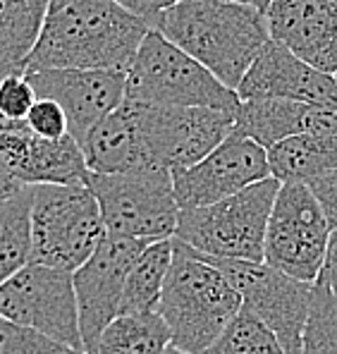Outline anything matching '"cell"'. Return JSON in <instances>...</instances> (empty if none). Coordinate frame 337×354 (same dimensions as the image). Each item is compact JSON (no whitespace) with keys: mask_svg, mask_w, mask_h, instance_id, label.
Segmentation results:
<instances>
[{"mask_svg":"<svg viewBox=\"0 0 337 354\" xmlns=\"http://www.w3.org/2000/svg\"><path fill=\"white\" fill-rule=\"evenodd\" d=\"M148 29L151 22L129 12L117 0L48 3L24 72L50 67L127 72Z\"/></svg>","mask_w":337,"mask_h":354,"instance_id":"6da1fadb","label":"cell"},{"mask_svg":"<svg viewBox=\"0 0 337 354\" xmlns=\"http://www.w3.org/2000/svg\"><path fill=\"white\" fill-rule=\"evenodd\" d=\"M153 27L235 91L271 41L266 12L232 0H177Z\"/></svg>","mask_w":337,"mask_h":354,"instance_id":"7a4b0ae2","label":"cell"},{"mask_svg":"<svg viewBox=\"0 0 337 354\" xmlns=\"http://www.w3.org/2000/svg\"><path fill=\"white\" fill-rule=\"evenodd\" d=\"M240 309L242 297L230 278L194 247L173 237V263L158 304L173 335L170 345L204 354Z\"/></svg>","mask_w":337,"mask_h":354,"instance_id":"3957f363","label":"cell"},{"mask_svg":"<svg viewBox=\"0 0 337 354\" xmlns=\"http://www.w3.org/2000/svg\"><path fill=\"white\" fill-rule=\"evenodd\" d=\"M124 98L155 106H204L232 115L240 106L235 88L222 84L209 67L165 39L155 27L146 31L127 67Z\"/></svg>","mask_w":337,"mask_h":354,"instance_id":"277c9868","label":"cell"},{"mask_svg":"<svg viewBox=\"0 0 337 354\" xmlns=\"http://www.w3.org/2000/svg\"><path fill=\"white\" fill-rule=\"evenodd\" d=\"M106 237L86 182L31 187V261L75 273Z\"/></svg>","mask_w":337,"mask_h":354,"instance_id":"5b68a950","label":"cell"},{"mask_svg":"<svg viewBox=\"0 0 337 354\" xmlns=\"http://www.w3.org/2000/svg\"><path fill=\"white\" fill-rule=\"evenodd\" d=\"M280 185L271 175L215 204L180 208L173 237L209 257L263 261L268 218Z\"/></svg>","mask_w":337,"mask_h":354,"instance_id":"8992f818","label":"cell"},{"mask_svg":"<svg viewBox=\"0 0 337 354\" xmlns=\"http://www.w3.org/2000/svg\"><path fill=\"white\" fill-rule=\"evenodd\" d=\"M86 185L96 194L108 235L132 239H165L175 235L180 204L173 173L144 168L132 173H89Z\"/></svg>","mask_w":337,"mask_h":354,"instance_id":"52a82bcc","label":"cell"},{"mask_svg":"<svg viewBox=\"0 0 337 354\" xmlns=\"http://www.w3.org/2000/svg\"><path fill=\"white\" fill-rule=\"evenodd\" d=\"M330 227L307 182H282L263 242V261L304 283H316L328 254Z\"/></svg>","mask_w":337,"mask_h":354,"instance_id":"ba28073f","label":"cell"},{"mask_svg":"<svg viewBox=\"0 0 337 354\" xmlns=\"http://www.w3.org/2000/svg\"><path fill=\"white\" fill-rule=\"evenodd\" d=\"M0 316L84 352L72 273L27 263L0 283Z\"/></svg>","mask_w":337,"mask_h":354,"instance_id":"9c48e42d","label":"cell"},{"mask_svg":"<svg viewBox=\"0 0 337 354\" xmlns=\"http://www.w3.org/2000/svg\"><path fill=\"white\" fill-rule=\"evenodd\" d=\"M201 257L215 263L230 278L242 297V306L256 314L276 333L285 354H299L314 283L292 278L266 261L220 259L209 254H201Z\"/></svg>","mask_w":337,"mask_h":354,"instance_id":"30bf717a","label":"cell"},{"mask_svg":"<svg viewBox=\"0 0 337 354\" xmlns=\"http://www.w3.org/2000/svg\"><path fill=\"white\" fill-rule=\"evenodd\" d=\"M132 103L153 165L170 173L194 165L235 129V115L215 108Z\"/></svg>","mask_w":337,"mask_h":354,"instance_id":"8fae6325","label":"cell"},{"mask_svg":"<svg viewBox=\"0 0 337 354\" xmlns=\"http://www.w3.org/2000/svg\"><path fill=\"white\" fill-rule=\"evenodd\" d=\"M146 244V239L115 237L106 232L96 252L72 273L77 311H79V333L86 354L96 352L103 328L120 314L124 280Z\"/></svg>","mask_w":337,"mask_h":354,"instance_id":"7c38bea8","label":"cell"},{"mask_svg":"<svg viewBox=\"0 0 337 354\" xmlns=\"http://www.w3.org/2000/svg\"><path fill=\"white\" fill-rule=\"evenodd\" d=\"M271 177L268 149L232 129L218 147L194 165L173 173V189L180 208L215 204Z\"/></svg>","mask_w":337,"mask_h":354,"instance_id":"4fadbf2b","label":"cell"},{"mask_svg":"<svg viewBox=\"0 0 337 354\" xmlns=\"http://www.w3.org/2000/svg\"><path fill=\"white\" fill-rule=\"evenodd\" d=\"M0 160L24 185H75L86 182L89 165L70 132L58 139L39 137L27 120L0 115Z\"/></svg>","mask_w":337,"mask_h":354,"instance_id":"5bb4252c","label":"cell"},{"mask_svg":"<svg viewBox=\"0 0 337 354\" xmlns=\"http://www.w3.org/2000/svg\"><path fill=\"white\" fill-rule=\"evenodd\" d=\"M36 96L53 98L67 115L70 134L81 144L86 132L124 101L127 72L122 70H79L50 67L24 72Z\"/></svg>","mask_w":337,"mask_h":354,"instance_id":"9a60e30c","label":"cell"},{"mask_svg":"<svg viewBox=\"0 0 337 354\" xmlns=\"http://www.w3.org/2000/svg\"><path fill=\"white\" fill-rule=\"evenodd\" d=\"M240 101L249 98H282L316 106H337L335 75L309 65L287 46L268 41L237 84Z\"/></svg>","mask_w":337,"mask_h":354,"instance_id":"2e32d148","label":"cell"},{"mask_svg":"<svg viewBox=\"0 0 337 354\" xmlns=\"http://www.w3.org/2000/svg\"><path fill=\"white\" fill-rule=\"evenodd\" d=\"M271 39L309 65L337 72V0H273L266 10Z\"/></svg>","mask_w":337,"mask_h":354,"instance_id":"e0dca14e","label":"cell"},{"mask_svg":"<svg viewBox=\"0 0 337 354\" xmlns=\"http://www.w3.org/2000/svg\"><path fill=\"white\" fill-rule=\"evenodd\" d=\"M89 173H132V170L158 168L148 156L139 127L137 111L129 98H124L115 111L101 118L81 139Z\"/></svg>","mask_w":337,"mask_h":354,"instance_id":"ac0fdd59","label":"cell"},{"mask_svg":"<svg viewBox=\"0 0 337 354\" xmlns=\"http://www.w3.org/2000/svg\"><path fill=\"white\" fill-rule=\"evenodd\" d=\"M314 106L316 103L282 101V98H249L237 106L235 129L258 142L263 149H271L280 139L309 132Z\"/></svg>","mask_w":337,"mask_h":354,"instance_id":"d6986e66","label":"cell"},{"mask_svg":"<svg viewBox=\"0 0 337 354\" xmlns=\"http://www.w3.org/2000/svg\"><path fill=\"white\" fill-rule=\"evenodd\" d=\"M271 175L280 182H309L337 168V134L299 132L268 149Z\"/></svg>","mask_w":337,"mask_h":354,"instance_id":"ffe728a7","label":"cell"},{"mask_svg":"<svg viewBox=\"0 0 337 354\" xmlns=\"http://www.w3.org/2000/svg\"><path fill=\"white\" fill-rule=\"evenodd\" d=\"M170 342V328L158 311L117 314L103 328L93 354H163Z\"/></svg>","mask_w":337,"mask_h":354,"instance_id":"44dd1931","label":"cell"},{"mask_svg":"<svg viewBox=\"0 0 337 354\" xmlns=\"http://www.w3.org/2000/svg\"><path fill=\"white\" fill-rule=\"evenodd\" d=\"M170 263H173V237L146 244V249L137 257L124 280L120 314L158 311Z\"/></svg>","mask_w":337,"mask_h":354,"instance_id":"7402d4cb","label":"cell"},{"mask_svg":"<svg viewBox=\"0 0 337 354\" xmlns=\"http://www.w3.org/2000/svg\"><path fill=\"white\" fill-rule=\"evenodd\" d=\"M31 261V185L0 201V283Z\"/></svg>","mask_w":337,"mask_h":354,"instance_id":"603a6c76","label":"cell"},{"mask_svg":"<svg viewBox=\"0 0 337 354\" xmlns=\"http://www.w3.org/2000/svg\"><path fill=\"white\" fill-rule=\"evenodd\" d=\"M204 354H285V350L276 333L242 306Z\"/></svg>","mask_w":337,"mask_h":354,"instance_id":"cb8c5ba5","label":"cell"},{"mask_svg":"<svg viewBox=\"0 0 337 354\" xmlns=\"http://www.w3.org/2000/svg\"><path fill=\"white\" fill-rule=\"evenodd\" d=\"M299 354H337V297L323 270L314 283Z\"/></svg>","mask_w":337,"mask_h":354,"instance_id":"d4e9b609","label":"cell"},{"mask_svg":"<svg viewBox=\"0 0 337 354\" xmlns=\"http://www.w3.org/2000/svg\"><path fill=\"white\" fill-rule=\"evenodd\" d=\"M0 354H86L0 316Z\"/></svg>","mask_w":337,"mask_h":354,"instance_id":"484cf974","label":"cell"},{"mask_svg":"<svg viewBox=\"0 0 337 354\" xmlns=\"http://www.w3.org/2000/svg\"><path fill=\"white\" fill-rule=\"evenodd\" d=\"M36 98L39 96L24 72H12L0 80V115L24 120Z\"/></svg>","mask_w":337,"mask_h":354,"instance_id":"4316f807","label":"cell"},{"mask_svg":"<svg viewBox=\"0 0 337 354\" xmlns=\"http://www.w3.org/2000/svg\"><path fill=\"white\" fill-rule=\"evenodd\" d=\"M24 120H27L31 132L39 134V137L58 139V137H62V134L70 132L65 111H62V106L58 101H53V98L39 96Z\"/></svg>","mask_w":337,"mask_h":354,"instance_id":"83f0119b","label":"cell"},{"mask_svg":"<svg viewBox=\"0 0 337 354\" xmlns=\"http://www.w3.org/2000/svg\"><path fill=\"white\" fill-rule=\"evenodd\" d=\"M307 185H309V189L314 192L316 199H318V204L323 208L330 227L337 230V168L325 170V173L311 177Z\"/></svg>","mask_w":337,"mask_h":354,"instance_id":"f1b7e54d","label":"cell"},{"mask_svg":"<svg viewBox=\"0 0 337 354\" xmlns=\"http://www.w3.org/2000/svg\"><path fill=\"white\" fill-rule=\"evenodd\" d=\"M120 5H124V8L129 10V12L139 15V17H144L146 22H155V17H158L163 10L173 8L177 0H117Z\"/></svg>","mask_w":337,"mask_h":354,"instance_id":"f546056e","label":"cell"},{"mask_svg":"<svg viewBox=\"0 0 337 354\" xmlns=\"http://www.w3.org/2000/svg\"><path fill=\"white\" fill-rule=\"evenodd\" d=\"M323 273L330 283V290L337 297V230L330 232V242H328V254H325V263H323Z\"/></svg>","mask_w":337,"mask_h":354,"instance_id":"4dcf8cb0","label":"cell"},{"mask_svg":"<svg viewBox=\"0 0 337 354\" xmlns=\"http://www.w3.org/2000/svg\"><path fill=\"white\" fill-rule=\"evenodd\" d=\"M24 182H19L17 177H15L12 173H10L8 168L3 165V160H0V201L10 199V196H15L17 192L24 189Z\"/></svg>","mask_w":337,"mask_h":354,"instance_id":"1f68e13d","label":"cell"},{"mask_svg":"<svg viewBox=\"0 0 337 354\" xmlns=\"http://www.w3.org/2000/svg\"><path fill=\"white\" fill-rule=\"evenodd\" d=\"M232 3H244V5H251V8L261 10V12H266V10L271 8L273 0H232Z\"/></svg>","mask_w":337,"mask_h":354,"instance_id":"d6a6232c","label":"cell"},{"mask_svg":"<svg viewBox=\"0 0 337 354\" xmlns=\"http://www.w3.org/2000/svg\"><path fill=\"white\" fill-rule=\"evenodd\" d=\"M163 354H189V352L180 350V347H175V345H170V347H168V350H165Z\"/></svg>","mask_w":337,"mask_h":354,"instance_id":"836d02e7","label":"cell"},{"mask_svg":"<svg viewBox=\"0 0 337 354\" xmlns=\"http://www.w3.org/2000/svg\"><path fill=\"white\" fill-rule=\"evenodd\" d=\"M50 3H65V0H50Z\"/></svg>","mask_w":337,"mask_h":354,"instance_id":"e575fe53","label":"cell"},{"mask_svg":"<svg viewBox=\"0 0 337 354\" xmlns=\"http://www.w3.org/2000/svg\"><path fill=\"white\" fill-rule=\"evenodd\" d=\"M335 80H337V72H335Z\"/></svg>","mask_w":337,"mask_h":354,"instance_id":"d590c367","label":"cell"}]
</instances>
